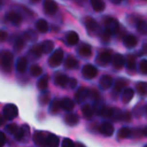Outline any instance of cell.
Returning a JSON list of instances; mask_svg holds the SVG:
<instances>
[{"mask_svg": "<svg viewBox=\"0 0 147 147\" xmlns=\"http://www.w3.org/2000/svg\"><path fill=\"white\" fill-rule=\"evenodd\" d=\"M13 65V54L9 51L1 52V67L4 72H10Z\"/></svg>", "mask_w": 147, "mask_h": 147, "instance_id": "cell-1", "label": "cell"}, {"mask_svg": "<svg viewBox=\"0 0 147 147\" xmlns=\"http://www.w3.org/2000/svg\"><path fill=\"white\" fill-rule=\"evenodd\" d=\"M103 25H104V29L110 34H115L118 33L119 28H120V24L119 22L111 16H107L104 19L103 22Z\"/></svg>", "mask_w": 147, "mask_h": 147, "instance_id": "cell-2", "label": "cell"}, {"mask_svg": "<svg viewBox=\"0 0 147 147\" xmlns=\"http://www.w3.org/2000/svg\"><path fill=\"white\" fill-rule=\"evenodd\" d=\"M63 58H64V52L62 51V49L59 48L55 50L53 53L50 56L48 59V64L51 67H57L62 63Z\"/></svg>", "mask_w": 147, "mask_h": 147, "instance_id": "cell-3", "label": "cell"}, {"mask_svg": "<svg viewBox=\"0 0 147 147\" xmlns=\"http://www.w3.org/2000/svg\"><path fill=\"white\" fill-rule=\"evenodd\" d=\"M3 115L7 120H13L18 115V109L15 104H6L3 109Z\"/></svg>", "mask_w": 147, "mask_h": 147, "instance_id": "cell-4", "label": "cell"}, {"mask_svg": "<svg viewBox=\"0 0 147 147\" xmlns=\"http://www.w3.org/2000/svg\"><path fill=\"white\" fill-rule=\"evenodd\" d=\"M84 24L86 26L87 31L89 33V34H100V33L102 32V29L99 26V24L92 18H88L84 21Z\"/></svg>", "mask_w": 147, "mask_h": 147, "instance_id": "cell-5", "label": "cell"}, {"mask_svg": "<svg viewBox=\"0 0 147 147\" xmlns=\"http://www.w3.org/2000/svg\"><path fill=\"white\" fill-rule=\"evenodd\" d=\"M43 9L47 15L53 16L58 10V4L53 0H44L43 2Z\"/></svg>", "mask_w": 147, "mask_h": 147, "instance_id": "cell-6", "label": "cell"}, {"mask_svg": "<svg viewBox=\"0 0 147 147\" xmlns=\"http://www.w3.org/2000/svg\"><path fill=\"white\" fill-rule=\"evenodd\" d=\"M112 59L113 58L111 56V53L106 51L98 54V56L96 58V63L101 66H105L108 64H109Z\"/></svg>", "mask_w": 147, "mask_h": 147, "instance_id": "cell-7", "label": "cell"}, {"mask_svg": "<svg viewBox=\"0 0 147 147\" xmlns=\"http://www.w3.org/2000/svg\"><path fill=\"white\" fill-rule=\"evenodd\" d=\"M82 74L86 79H92L97 75V69L92 65H85L82 69Z\"/></svg>", "mask_w": 147, "mask_h": 147, "instance_id": "cell-8", "label": "cell"}, {"mask_svg": "<svg viewBox=\"0 0 147 147\" xmlns=\"http://www.w3.org/2000/svg\"><path fill=\"white\" fill-rule=\"evenodd\" d=\"M5 19L14 25H20L22 22V16L16 11L8 12L5 15Z\"/></svg>", "mask_w": 147, "mask_h": 147, "instance_id": "cell-9", "label": "cell"}, {"mask_svg": "<svg viewBox=\"0 0 147 147\" xmlns=\"http://www.w3.org/2000/svg\"><path fill=\"white\" fill-rule=\"evenodd\" d=\"M29 134H30V130H29V127L27 125H23L21 128L18 129V131L16 132V134L14 135L15 139L18 141H21L26 138L29 137Z\"/></svg>", "mask_w": 147, "mask_h": 147, "instance_id": "cell-10", "label": "cell"}, {"mask_svg": "<svg viewBox=\"0 0 147 147\" xmlns=\"http://www.w3.org/2000/svg\"><path fill=\"white\" fill-rule=\"evenodd\" d=\"M33 140L34 144L38 146H47V136L41 132H35L33 137Z\"/></svg>", "mask_w": 147, "mask_h": 147, "instance_id": "cell-11", "label": "cell"}, {"mask_svg": "<svg viewBox=\"0 0 147 147\" xmlns=\"http://www.w3.org/2000/svg\"><path fill=\"white\" fill-rule=\"evenodd\" d=\"M90 95V91L89 90H87L86 88L84 87H80L76 94H75V98H76V101L78 103H82L83 102L85 101V99L88 97V96Z\"/></svg>", "mask_w": 147, "mask_h": 147, "instance_id": "cell-12", "label": "cell"}, {"mask_svg": "<svg viewBox=\"0 0 147 147\" xmlns=\"http://www.w3.org/2000/svg\"><path fill=\"white\" fill-rule=\"evenodd\" d=\"M114 127L111 123L108 122V121H105L103 123L101 124L100 126V132L104 135V136H107V137H110L113 135L114 134Z\"/></svg>", "mask_w": 147, "mask_h": 147, "instance_id": "cell-13", "label": "cell"}, {"mask_svg": "<svg viewBox=\"0 0 147 147\" xmlns=\"http://www.w3.org/2000/svg\"><path fill=\"white\" fill-rule=\"evenodd\" d=\"M126 85H127V82L125 80H123V79H118L115 82V84L114 85V88H113V92H112L113 96L115 97L118 96L119 94L124 90L123 89L125 88Z\"/></svg>", "mask_w": 147, "mask_h": 147, "instance_id": "cell-14", "label": "cell"}, {"mask_svg": "<svg viewBox=\"0 0 147 147\" xmlns=\"http://www.w3.org/2000/svg\"><path fill=\"white\" fill-rule=\"evenodd\" d=\"M112 63H113V66L115 69H121L126 65V59L121 54L117 53L113 57Z\"/></svg>", "mask_w": 147, "mask_h": 147, "instance_id": "cell-15", "label": "cell"}, {"mask_svg": "<svg viewBox=\"0 0 147 147\" xmlns=\"http://www.w3.org/2000/svg\"><path fill=\"white\" fill-rule=\"evenodd\" d=\"M99 84L102 90H108L113 84V78L109 75H103L99 80Z\"/></svg>", "mask_w": 147, "mask_h": 147, "instance_id": "cell-16", "label": "cell"}, {"mask_svg": "<svg viewBox=\"0 0 147 147\" xmlns=\"http://www.w3.org/2000/svg\"><path fill=\"white\" fill-rule=\"evenodd\" d=\"M123 43L126 47L127 48H133L137 46L138 44V40L137 38L133 35V34H127L124 37L123 39Z\"/></svg>", "mask_w": 147, "mask_h": 147, "instance_id": "cell-17", "label": "cell"}, {"mask_svg": "<svg viewBox=\"0 0 147 147\" xmlns=\"http://www.w3.org/2000/svg\"><path fill=\"white\" fill-rule=\"evenodd\" d=\"M78 53L80 56L82 57H84V58H88V57H90L91 54H92V50H91V47L88 44H82L78 49Z\"/></svg>", "mask_w": 147, "mask_h": 147, "instance_id": "cell-18", "label": "cell"}, {"mask_svg": "<svg viewBox=\"0 0 147 147\" xmlns=\"http://www.w3.org/2000/svg\"><path fill=\"white\" fill-rule=\"evenodd\" d=\"M65 40H66L68 45L74 46V45L78 43L79 36H78V33H76L74 31H70L65 35Z\"/></svg>", "mask_w": 147, "mask_h": 147, "instance_id": "cell-19", "label": "cell"}, {"mask_svg": "<svg viewBox=\"0 0 147 147\" xmlns=\"http://www.w3.org/2000/svg\"><path fill=\"white\" fill-rule=\"evenodd\" d=\"M16 71L19 72V73H24L27 70V67H28V60L25 57H21L17 59L16 61Z\"/></svg>", "mask_w": 147, "mask_h": 147, "instance_id": "cell-20", "label": "cell"}, {"mask_svg": "<svg viewBox=\"0 0 147 147\" xmlns=\"http://www.w3.org/2000/svg\"><path fill=\"white\" fill-rule=\"evenodd\" d=\"M60 106L64 110L67 112H71L74 109V102L71 99L68 97H64L60 101Z\"/></svg>", "mask_w": 147, "mask_h": 147, "instance_id": "cell-21", "label": "cell"}, {"mask_svg": "<svg viewBox=\"0 0 147 147\" xmlns=\"http://www.w3.org/2000/svg\"><path fill=\"white\" fill-rule=\"evenodd\" d=\"M134 96V90H132L130 88H127L121 93V101L124 103H128V102H131V100L133 99Z\"/></svg>", "mask_w": 147, "mask_h": 147, "instance_id": "cell-22", "label": "cell"}, {"mask_svg": "<svg viewBox=\"0 0 147 147\" xmlns=\"http://www.w3.org/2000/svg\"><path fill=\"white\" fill-rule=\"evenodd\" d=\"M43 53L41 45H35L29 50V56L32 59H39Z\"/></svg>", "mask_w": 147, "mask_h": 147, "instance_id": "cell-23", "label": "cell"}, {"mask_svg": "<svg viewBox=\"0 0 147 147\" xmlns=\"http://www.w3.org/2000/svg\"><path fill=\"white\" fill-rule=\"evenodd\" d=\"M69 80H70V78H69L66 75H65V74H60V73L57 74V75L55 76V78H54L55 84H56L57 85L62 86V87L65 86V85L69 83Z\"/></svg>", "mask_w": 147, "mask_h": 147, "instance_id": "cell-24", "label": "cell"}, {"mask_svg": "<svg viewBox=\"0 0 147 147\" xmlns=\"http://www.w3.org/2000/svg\"><path fill=\"white\" fill-rule=\"evenodd\" d=\"M93 9L96 12H102L105 9V3L103 0H90Z\"/></svg>", "mask_w": 147, "mask_h": 147, "instance_id": "cell-25", "label": "cell"}, {"mask_svg": "<svg viewBox=\"0 0 147 147\" xmlns=\"http://www.w3.org/2000/svg\"><path fill=\"white\" fill-rule=\"evenodd\" d=\"M59 145V139L53 134H49L48 135H47V146L48 147H58Z\"/></svg>", "mask_w": 147, "mask_h": 147, "instance_id": "cell-26", "label": "cell"}, {"mask_svg": "<svg viewBox=\"0 0 147 147\" xmlns=\"http://www.w3.org/2000/svg\"><path fill=\"white\" fill-rule=\"evenodd\" d=\"M78 116L75 114H67L65 117V122L71 126V127H73V126H76L78 123Z\"/></svg>", "mask_w": 147, "mask_h": 147, "instance_id": "cell-27", "label": "cell"}, {"mask_svg": "<svg viewBox=\"0 0 147 147\" xmlns=\"http://www.w3.org/2000/svg\"><path fill=\"white\" fill-rule=\"evenodd\" d=\"M48 81H49V76L48 75H43L37 83V87L40 90L44 91L47 89L48 86Z\"/></svg>", "mask_w": 147, "mask_h": 147, "instance_id": "cell-28", "label": "cell"}, {"mask_svg": "<svg viewBox=\"0 0 147 147\" xmlns=\"http://www.w3.org/2000/svg\"><path fill=\"white\" fill-rule=\"evenodd\" d=\"M35 28L40 33H47L48 30V23L44 19H39L35 22Z\"/></svg>", "mask_w": 147, "mask_h": 147, "instance_id": "cell-29", "label": "cell"}, {"mask_svg": "<svg viewBox=\"0 0 147 147\" xmlns=\"http://www.w3.org/2000/svg\"><path fill=\"white\" fill-rule=\"evenodd\" d=\"M106 109H107L105 107V104L102 100L96 101V104L94 106V110L98 115H104V113H105Z\"/></svg>", "mask_w": 147, "mask_h": 147, "instance_id": "cell-30", "label": "cell"}, {"mask_svg": "<svg viewBox=\"0 0 147 147\" xmlns=\"http://www.w3.org/2000/svg\"><path fill=\"white\" fill-rule=\"evenodd\" d=\"M94 108L90 105V104H84L83 107H82V113L84 115V116L87 119H90L93 116V114H94Z\"/></svg>", "mask_w": 147, "mask_h": 147, "instance_id": "cell-31", "label": "cell"}, {"mask_svg": "<svg viewBox=\"0 0 147 147\" xmlns=\"http://www.w3.org/2000/svg\"><path fill=\"white\" fill-rule=\"evenodd\" d=\"M78 65V61L72 56H68L65 61V67L67 69H75Z\"/></svg>", "mask_w": 147, "mask_h": 147, "instance_id": "cell-32", "label": "cell"}, {"mask_svg": "<svg viewBox=\"0 0 147 147\" xmlns=\"http://www.w3.org/2000/svg\"><path fill=\"white\" fill-rule=\"evenodd\" d=\"M132 135V131L128 127H121L117 134V138L119 140H123V139H127Z\"/></svg>", "mask_w": 147, "mask_h": 147, "instance_id": "cell-33", "label": "cell"}, {"mask_svg": "<svg viewBox=\"0 0 147 147\" xmlns=\"http://www.w3.org/2000/svg\"><path fill=\"white\" fill-rule=\"evenodd\" d=\"M25 46V39L22 36H17L14 42V49L16 52L21 51Z\"/></svg>", "mask_w": 147, "mask_h": 147, "instance_id": "cell-34", "label": "cell"}, {"mask_svg": "<svg viewBox=\"0 0 147 147\" xmlns=\"http://www.w3.org/2000/svg\"><path fill=\"white\" fill-rule=\"evenodd\" d=\"M41 47L43 50L44 53H49L53 51V47H54V44L52 40H46L42 42L41 44Z\"/></svg>", "mask_w": 147, "mask_h": 147, "instance_id": "cell-35", "label": "cell"}, {"mask_svg": "<svg viewBox=\"0 0 147 147\" xmlns=\"http://www.w3.org/2000/svg\"><path fill=\"white\" fill-rule=\"evenodd\" d=\"M126 65H127V68L129 71L135 70V68H136V61H135V58L133 55L127 56V59L126 60Z\"/></svg>", "mask_w": 147, "mask_h": 147, "instance_id": "cell-36", "label": "cell"}, {"mask_svg": "<svg viewBox=\"0 0 147 147\" xmlns=\"http://www.w3.org/2000/svg\"><path fill=\"white\" fill-rule=\"evenodd\" d=\"M29 71H30V73H31V75H32L33 77H39V76H40L41 73H42V68H41L40 65L34 64V65H32L30 66Z\"/></svg>", "mask_w": 147, "mask_h": 147, "instance_id": "cell-37", "label": "cell"}, {"mask_svg": "<svg viewBox=\"0 0 147 147\" xmlns=\"http://www.w3.org/2000/svg\"><path fill=\"white\" fill-rule=\"evenodd\" d=\"M24 37L26 39H28V40H30V41H35L37 40L38 36H37V34H36V32L34 30L29 28V29H28V30H26L24 32Z\"/></svg>", "mask_w": 147, "mask_h": 147, "instance_id": "cell-38", "label": "cell"}, {"mask_svg": "<svg viewBox=\"0 0 147 147\" xmlns=\"http://www.w3.org/2000/svg\"><path fill=\"white\" fill-rule=\"evenodd\" d=\"M61 108L60 106V102H59L58 100H53L51 104H50V107H49V111L51 112V114L54 115V114H57L59 111V109Z\"/></svg>", "mask_w": 147, "mask_h": 147, "instance_id": "cell-39", "label": "cell"}, {"mask_svg": "<svg viewBox=\"0 0 147 147\" xmlns=\"http://www.w3.org/2000/svg\"><path fill=\"white\" fill-rule=\"evenodd\" d=\"M137 30L143 34H147V22L145 21H139L136 25Z\"/></svg>", "mask_w": 147, "mask_h": 147, "instance_id": "cell-40", "label": "cell"}, {"mask_svg": "<svg viewBox=\"0 0 147 147\" xmlns=\"http://www.w3.org/2000/svg\"><path fill=\"white\" fill-rule=\"evenodd\" d=\"M137 91L140 96H145L146 94V90H147V84L145 83L140 82L138 83L137 86H136Z\"/></svg>", "mask_w": 147, "mask_h": 147, "instance_id": "cell-41", "label": "cell"}, {"mask_svg": "<svg viewBox=\"0 0 147 147\" xmlns=\"http://www.w3.org/2000/svg\"><path fill=\"white\" fill-rule=\"evenodd\" d=\"M18 127H17V125L16 124H15V123H11V124H9V125H7L6 126V127H5V130L9 134H16V132L18 131Z\"/></svg>", "mask_w": 147, "mask_h": 147, "instance_id": "cell-42", "label": "cell"}, {"mask_svg": "<svg viewBox=\"0 0 147 147\" xmlns=\"http://www.w3.org/2000/svg\"><path fill=\"white\" fill-rule=\"evenodd\" d=\"M139 71L140 73L147 75V59H142L139 63Z\"/></svg>", "mask_w": 147, "mask_h": 147, "instance_id": "cell-43", "label": "cell"}, {"mask_svg": "<svg viewBox=\"0 0 147 147\" xmlns=\"http://www.w3.org/2000/svg\"><path fill=\"white\" fill-rule=\"evenodd\" d=\"M40 103L42 105H47L50 102V95L47 93H44L40 96Z\"/></svg>", "mask_w": 147, "mask_h": 147, "instance_id": "cell-44", "label": "cell"}, {"mask_svg": "<svg viewBox=\"0 0 147 147\" xmlns=\"http://www.w3.org/2000/svg\"><path fill=\"white\" fill-rule=\"evenodd\" d=\"M100 37H101V40L104 42H108L109 40H110V34L104 29V30H102V32L100 33Z\"/></svg>", "mask_w": 147, "mask_h": 147, "instance_id": "cell-45", "label": "cell"}, {"mask_svg": "<svg viewBox=\"0 0 147 147\" xmlns=\"http://www.w3.org/2000/svg\"><path fill=\"white\" fill-rule=\"evenodd\" d=\"M62 147H76L73 141L70 139H64L62 141Z\"/></svg>", "mask_w": 147, "mask_h": 147, "instance_id": "cell-46", "label": "cell"}, {"mask_svg": "<svg viewBox=\"0 0 147 147\" xmlns=\"http://www.w3.org/2000/svg\"><path fill=\"white\" fill-rule=\"evenodd\" d=\"M90 96L93 99V100H96V101H98L99 100V93H98V91L96 90H91L90 91Z\"/></svg>", "mask_w": 147, "mask_h": 147, "instance_id": "cell-47", "label": "cell"}, {"mask_svg": "<svg viewBox=\"0 0 147 147\" xmlns=\"http://www.w3.org/2000/svg\"><path fill=\"white\" fill-rule=\"evenodd\" d=\"M68 84H69L70 88H71V89H75V88H76V86H77V84H78V81H77L75 78H70Z\"/></svg>", "mask_w": 147, "mask_h": 147, "instance_id": "cell-48", "label": "cell"}, {"mask_svg": "<svg viewBox=\"0 0 147 147\" xmlns=\"http://www.w3.org/2000/svg\"><path fill=\"white\" fill-rule=\"evenodd\" d=\"M7 36H8V34L4 30H2L1 31V40L2 41H4L5 39L7 38Z\"/></svg>", "mask_w": 147, "mask_h": 147, "instance_id": "cell-49", "label": "cell"}, {"mask_svg": "<svg viewBox=\"0 0 147 147\" xmlns=\"http://www.w3.org/2000/svg\"><path fill=\"white\" fill-rule=\"evenodd\" d=\"M1 137H2V143H1V147H3L4 146V144H5V142H6V136H5V134L2 132L1 133Z\"/></svg>", "mask_w": 147, "mask_h": 147, "instance_id": "cell-50", "label": "cell"}, {"mask_svg": "<svg viewBox=\"0 0 147 147\" xmlns=\"http://www.w3.org/2000/svg\"><path fill=\"white\" fill-rule=\"evenodd\" d=\"M75 2H76V3H78V5L83 6V5L85 4V3L87 2V0H75Z\"/></svg>", "mask_w": 147, "mask_h": 147, "instance_id": "cell-51", "label": "cell"}, {"mask_svg": "<svg viewBox=\"0 0 147 147\" xmlns=\"http://www.w3.org/2000/svg\"><path fill=\"white\" fill-rule=\"evenodd\" d=\"M112 3H114V4H119V3H121L123 0H109Z\"/></svg>", "mask_w": 147, "mask_h": 147, "instance_id": "cell-52", "label": "cell"}, {"mask_svg": "<svg viewBox=\"0 0 147 147\" xmlns=\"http://www.w3.org/2000/svg\"><path fill=\"white\" fill-rule=\"evenodd\" d=\"M142 51L145 53H146L147 54V43L146 44H144L143 45V47H142Z\"/></svg>", "mask_w": 147, "mask_h": 147, "instance_id": "cell-53", "label": "cell"}, {"mask_svg": "<svg viewBox=\"0 0 147 147\" xmlns=\"http://www.w3.org/2000/svg\"><path fill=\"white\" fill-rule=\"evenodd\" d=\"M76 147H86V146H85L84 145H83L82 143H79V142H78V143H77V144H76Z\"/></svg>", "mask_w": 147, "mask_h": 147, "instance_id": "cell-54", "label": "cell"}, {"mask_svg": "<svg viewBox=\"0 0 147 147\" xmlns=\"http://www.w3.org/2000/svg\"><path fill=\"white\" fill-rule=\"evenodd\" d=\"M143 134H144L146 137H147V127H145V129L143 130Z\"/></svg>", "mask_w": 147, "mask_h": 147, "instance_id": "cell-55", "label": "cell"}, {"mask_svg": "<svg viewBox=\"0 0 147 147\" xmlns=\"http://www.w3.org/2000/svg\"><path fill=\"white\" fill-rule=\"evenodd\" d=\"M32 3H38L39 1H40V0H29Z\"/></svg>", "mask_w": 147, "mask_h": 147, "instance_id": "cell-56", "label": "cell"}, {"mask_svg": "<svg viewBox=\"0 0 147 147\" xmlns=\"http://www.w3.org/2000/svg\"><path fill=\"white\" fill-rule=\"evenodd\" d=\"M146 114H147V106H146Z\"/></svg>", "mask_w": 147, "mask_h": 147, "instance_id": "cell-57", "label": "cell"}, {"mask_svg": "<svg viewBox=\"0 0 147 147\" xmlns=\"http://www.w3.org/2000/svg\"><path fill=\"white\" fill-rule=\"evenodd\" d=\"M145 147H147V145H146V146H145Z\"/></svg>", "mask_w": 147, "mask_h": 147, "instance_id": "cell-58", "label": "cell"}]
</instances>
